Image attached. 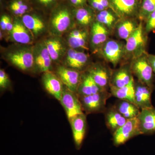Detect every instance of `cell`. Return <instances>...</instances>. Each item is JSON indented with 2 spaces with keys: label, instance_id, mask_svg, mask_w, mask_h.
Wrapping results in <instances>:
<instances>
[{
  "label": "cell",
  "instance_id": "obj_1",
  "mask_svg": "<svg viewBox=\"0 0 155 155\" xmlns=\"http://www.w3.org/2000/svg\"><path fill=\"white\" fill-rule=\"evenodd\" d=\"M74 8L67 2L62 1L51 11L50 28L55 36H60L67 31L75 21Z\"/></svg>",
  "mask_w": 155,
  "mask_h": 155
},
{
  "label": "cell",
  "instance_id": "obj_2",
  "mask_svg": "<svg viewBox=\"0 0 155 155\" xmlns=\"http://www.w3.org/2000/svg\"><path fill=\"white\" fill-rule=\"evenodd\" d=\"M6 58L22 71H29L35 66L33 48L21 47L13 49L7 53Z\"/></svg>",
  "mask_w": 155,
  "mask_h": 155
},
{
  "label": "cell",
  "instance_id": "obj_3",
  "mask_svg": "<svg viewBox=\"0 0 155 155\" xmlns=\"http://www.w3.org/2000/svg\"><path fill=\"white\" fill-rule=\"evenodd\" d=\"M130 67L131 72L137 78L138 81L152 88L153 72L147 55L144 53L135 58Z\"/></svg>",
  "mask_w": 155,
  "mask_h": 155
},
{
  "label": "cell",
  "instance_id": "obj_4",
  "mask_svg": "<svg viewBox=\"0 0 155 155\" xmlns=\"http://www.w3.org/2000/svg\"><path fill=\"white\" fill-rule=\"evenodd\" d=\"M142 134L137 117L127 119L123 126L114 133L113 141L116 146L124 144L136 136Z\"/></svg>",
  "mask_w": 155,
  "mask_h": 155
},
{
  "label": "cell",
  "instance_id": "obj_5",
  "mask_svg": "<svg viewBox=\"0 0 155 155\" xmlns=\"http://www.w3.org/2000/svg\"><path fill=\"white\" fill-rule=\"evenodd\" d=\"M110 95L107 90H105L94 94L79 97L83 110L87 114H91L104 111L107 100Z\"/></svg>",
  "mask_w": 155,
  "mask_h": 155
},
{
  "label": "cell",
  "instance_id": "obj_6",
  "mask_svg": "<svg viewBox=\"0 0 155 155\" xmlns=\"http://www.w3.org/2000/svg\"><path fill=\"white\" fill-rule=\"evenodd\" d=\"M111 9L121 19L137 18L140 3L137 0H110Z\"/></svg>",
  "mask_w": 155,
  "mask_h": 155
},
{
  "label": "cell",
  "instance_id": "obj_7",
  "mask_svg": "<svg viewBox=\"0 0 155 155\" xmlns=\"http://www.w3.org/2000/svg\"><path fill=\"white\" fill-rule=\"evenodd\" d=\"M101 50L104 58L114 67L117 66L125 54V45L115 40H108Z\"/></svg>",
  "mask_w": 155,
  "mask_h": 155
},
{
  "label": "cell",
  "instance_id": "obj_8",
  "mask_svg": "<svg viewBox=\"0 0 155 155\" xmlns=\"http://www.w3.org/2000/svg\"><path fill=\"white\" fill-rule=\"evenodd\" d=\"M60 101L69 120L73 116L83 114L82 105L78 96L66 86L64 88Z\"/></svg>",
  "mask_w": 155,
  "mask_h": 155
},
{
  "label": "cell",
  "instance_id": "obj_9",
  "mask_svg": "<svg viewBox=\"0 0 155 155\" xmlns=\"http://www.w3.org/2000/svg\"><path fill=\"white\" fill-rule=\"evenodd\" d=\"M126 41L125 53L133 54L135 58L144 54L146 41L141 21L137 29Z\"/></svg>",
  "mask_w": 155,
  "mask_h": 155
},
{
  "label": "cell",
  "instance_id": "obj_10",
  "mask_svg": "<svg viewBox=\"0 0 155 155\" xmlns=\"http://www.w3.org/2000/svg\"><path fill=\"white\" fill-rule=\"evenodd\" d=\"M57 75L63 84L72 92L76 94L81 81L82 75L78 70L61 66L57 70Z\"/></svg>",
  "mask_w": 155,
  "mask_h": 155
},
{
  "label": "cell",
  "instance_id": "obj_11",
  "mask_svg": "<svg viewBox=\"0 0 155 155\" xmlns=\"http://www.w3.org/2000/svg\"><path fill=\"white\" fill-rule=\"evenodd\" d=\"M35 65L41 72L50 71L52 60L44 42L35 45L33 47Z\"/></svg>",
  "mask_w": 155,
  "mask_h": 155
},
{
  "label": "cell",
  "instance_id": "obj_12",
  "mask_svg": "<svg viewBox=\"0 0 155 155\" xmlns=\"http://www.w3.org/2000/svg\"><path fill=\"white\" fill-rule=\"evenodd\" d=\"M72 127L75 145L79 149L85 136L87 127L86 116L84 114L73 116L69 119Z\"/></svg>",
  "mask_w": 155,
  "mask_h": 155
},
{
  "label": "cell",
  "instance_id": "obj_13",
  "mask_svg": "<svg viewBox=\"0 0 155 155\" xmlns=\"http://www.w3.org/2000/svg\"><path fill=\"white\" fill-rule=\"evenodd\" d=\"M42 80L47 91L60 101L64 87L63 83L58 75L50 71L45 72L43 75Z\"/></svg>",
  "mask_w": 155,
  "mask_h": 155
},
{
  "label": "cell",
  "instance_id": "obj_14",
  "mask_svg": "<svg viewBox=\"0 0 155 155\" xmlns=\"http://www.w3.org/2000/svg\"><path fill=\"white\" fill-rule=\"evenodd\" d=\"M109 29L102 24L95 21L91 25L90 33V43L94 50L101 49L108 40Z\"/></svg>",
  "mask_w": 155,
  "mask_h": 155
},
{
  "label": "cell",
  "instance_id": "obj_15",
  "mask_svg": "<svg viewBox=\"0 0 155 155\" xmlns=\"http://www.w3.org/2000/svg\"><path fill=\"white\" fill-rule=\"evenodd\" d=\"M152 89L138 81L135 82V104L141 110L151 107V94Z\"/></svg>",
  "mask_w": 155,
  "mask_h": 155
},
{
  "label": "cell",
  "instance_id": "obj_16",
  "mask_svg": "<svg viewBox=\"0 0 155 155\" xmlns=\"http://www.w3.org/2000/svg\"><path fill=\"white\" fill-rule=\"evenodd\" d=\"M142 134H152L155 132V108L142 109L138 117Z\"/></svg>",
  "mask_w": 155,
  "mask_h": 155
},
{
  "label": "cell",
  "instance_id": "obj_17",
  "mask_svg": "<svg viewBox=\"0 0 155 155\" xmlns=\"http://www.w3.org/2000/svg\"><path fill=\"white\" fill-rule=\"evenodd\" d=\"M88 60V56L86 53L70 48L66 54L65 63L66 67L79 71L86 67Z\"/></svg>",
  "mask_w": 155,
  "mask_h": 155
},
{
  "label": "cell",
  "instance_id": "obj_18",
  "mask_svg": "<svg viewBox=\"0 0 155 155\" xmlns=\"http://www.w3.org/2000/svg\"><path fill=\"white\" fill-rule=\"evenodd\" d=\"M24 25L34 36L40 35L45 31V25L43 20L39 15L31 12L21 17Z\"/></svg>",
  "mask_w": 155,
  "mask_h": 155
},
{
  "label": "cell",
  "instance_id": "obj_19",
  "mask_svg": "<svg viewBox=\"0 0 155 155\" xmlns=\"http://www.w3.org/2000/svg\"><path fill=\"white\" fill-rule=\"evenodd\" d=\"M12 39L21 44H30L32 42V35L20 19L16 18L14 21V27L11 31Z\"/></svg>",
  "mask_w": 155,
  "mask_h": 155
},
{
  "label": "cell",
  "instance_id": "obj_20",
  "mask_svg": "<svg viewBox=\"0 0 155 155\" xmlns=\"http://www.w3.org/2000/svg\"><path fill=\"white\" fill-rule=\"evenodd\" d=\"M88 73L97 84L103 90H106L108 84L110 85L111 74L104 66L98 64L91 67Z\"/></svg>",
  "mask_w": 155,
  "mask_h": 155
},
{
  "label": "cell",
  "instance_id": "obj_21",
  "mask_svg": "<svg viewBox=\"0 0 155 155\" xmlns=\"http://www.w3.org/2000/svg\"><path fill=\"white\" fill-rule=\"evenodd\" d=\"M88 36L87 31L84 29H74L68 35V45L71 48L74 49L87 50Z\"/></svg>",
  "mask_w": 155,
  "mask_h": 155
},
{
  "label": "cell",
  "instance_id": "obj_22",
  "mask_svg": "<svg viewBox=\"0 0 155 155\" xmlns=\"http://www.w3.org/2000/svg\"><path fill=\"white\" fill-rule=\"evenodd\" d=\"M133 78L130 67H121L111 75L110 87H123L130 83Z\"/></svg>",
  "mask_w": 155,
  "mask_h": 155
},
{
  "label": "cell",
  "instance_id": "obj_23",
  "mask_svg": "<svg viewBox=\"0 0 155 155\" xmlns=\"http://www.w3.org/2000/svg\"><path fill=\"white\" fill-rule=\"evenodd\" d=\"M58 37L50 38L44 41L52 60L54 61L60 60L66 52V47L64 42Z\"/></svg>",
  "mask_w": 155,
  "mask_h": 155
},
{
  "label": "cell",
  "instance_id": "obj_24",
  "mask_svg": "<svg viewBox=\"0 0 155 155\" xmlns=\"http://www.w3.org/2000/svg\"><path fill=\"white\" fill-rule=\"evenodd\" d=\"M75 20L79 25L87 26L95 21L96 13L88 5L73 9Z\"/></svg>",
  "mask_w": 155,
  "mask_h": 155
},
{
  "label": "cell",
  "instance_id": "obj_25",
  "mask_svg": "<svg viewBox=\"0 0 155 155\" xmlns=\"http://www.w3.org/2000/svg\"><path fill=\"white\" fill-rule=\"evenodd\" d=\"M93 79L90 74L87 72L82 75L81 81L77 93L78 97L86 96L102 91Z\"/></svg>",
  "mask_w": 155,
  "mask_h": 155
},
{
  "label": "cell",
  "instance_id": "obj_26",
  "mask_svg": "<svg viewBox=\"0 0 155 155\" xmlns=\"http://www.w3.org/2000/svg\"><path fill=\"white\" fill-rule=\"evenodd\" d=\"M121 18L112 9H105L96 13L95 21L102 24L109 30L114 29Z\"/></svg>",
  "mask_w": 155,
  "mask_h": 155
},
{
  "label": "cell",
  "instance_id": "obj_27",
  "mask_svg": "<svg viewBox=\"0 0 155 155\" xmlns=\"http://www.w3.org/2000/svg\"><path fill=\"white\" fill-rule=\"evenodd\" d=\"M135 18L121 19L116 25L117 32L119 38L126 40L138 27L139 24Z\"/></svg>",
  "mask_w": 155,
  "mask_h": 155
},
{
  "label": "cell",
  "instance_id": "obj_28",
  "mask_svg": "<svg viewBox=\"0 0 155 155\" xmlns=\"http://www.w3.org/2000/svg\"><path fill=\"white\" fill-rule=\"evenodd\" d=\"M110 87L111 93L120 100L128 101L135 104V81L134 78L126 86L120 87Z\"/></svg>",
  "mask_w": 155,
  "mask_h": 155
},
{
  "label": "cell",
  "instance_id": "obj_29",
  "mask_svg": "<svg viewBox=\"0 0 155 155\" xmlns=\"http://www.w3.org/2000/svg\"><path fill=\"white\" fill-rule=\"evenodd\" d=\"M105 117L107 125L114 133L123 126L127 120L115 107L108 110Z\"/></svg>",
  "mask_w": 155,
  "mask_h": 155
},
{
  "label": "cell",
  "instance_id": "obj_30",
  "mask_svg": "<svg viewBox=\"0 0 155 155\" xmlns=\"http://www.w3.org/2000/svg\"><path fill=\"white\" fill-rule=\"evenodd\" d=\"M8 8L15 17H19L33 10L29 0H11L8 5Z\"/></svg>",
  "mask_w": 155,
  "mask_h": 155
},
{
  "label": "cell",
  "instance_id": "obj_31",
  "mask_svg": "<svg viewBox=\"0 0 155 155\" xmlns=\"http://www.w3.org/2000/svg\"><path fill=\"white\" fill-rule=\"evenodd\" d=\"M115 108L127 119L138 117L141 110L135 104L124 100L117 103Z\"/></svg>",
  "mask_w": 155,
  "mask_h": 155
},
{
  "label": "cell",
  "instance_id": "obj_32",
  "mask_svg": "<svg viewBox=\"0 0 155 155\" xmlns=\"http://www.w3.org/2000/svg\"><path fill=\"white\" fill-rule=\"evenodd\" d=\"M155 10V0H142L140 6L137 18L140 21H146Z\"/></svg>",
  "mask_w": 155,
  "mask_h": 155
},
{
  "label": "cell",
  "instance_id": "obj_33",
  "mask_svg": "<svg viewBox=\"0 0 155 155\" xmlns=\"http://www.w3.org/2000/svg\"><path fill=\"white\" fill-rule=\"evenodd\" d=\"M87 5L96 13L105 9L111 8L110 0H87Z\"/></svg>",
  "mask_w": 155,
  "mask_h": 155
},
{
  "label": "cell",
  "instance_id": "obj_34",
  "mask_svg": "<svg viewBox=\"0 0 155 155\" xmlns=\"http://www.w3.org/2000/svg\"><path fill=\"white\" fill-rule=\"evenodd\" d=\"M63 0H32L35 5L41 8L50 9L51 11Z\"/></svg>",
  "mask_w": 155,
  "mask_h": 155
},
{
  "label": "cell",
  "instance_id": "obj_35",
  "mask_svg": "<svg viewBox=\"0 0 155 155\" xmlns=\"http://www.w3.org/2000/svg\"><path fill=\"white\" fill-rule=\"evenodd\" d=\"M145 31L146 32H150L155 30V10L148 17L146 21Z\"/></svg>",
  "mask_w": 155,
  "mask_h": 155
},
{
  "label": "cell",
  "instance_id": "obj_36",
  "mask_svg": "<svg viewBox=\"0 0 155 155\" xmlns=\"http://www.w3.org/2000/svg\"><path fill=\"white\" fill-rule=\"evenodd\" d=\"M10 81L8 75L3 69L0 70V87L5 89L9 86Z\"/></svg>",
  "mask_w": 155,
  "mask_h": 155
},
{
  "label": "cell",
  "instance_id": "obj_37",
  "mask_svg": "<svg viewBox=\"0 0 155 155\" xmlns=\"http://www.w3.org/2000/svg\"><path fill=\"white\" fill-rule=\"evenodd\" d=\"M67 2L74 8L87 5V0H67Z\"/></svg>",
  "mask_w": 155,
  "mask_h": 155
},
{
  "label": "cell",
  "instance_id": "obj_38",
  "mask_svg": "<svg viewBox=\"0 0 155 155\" xmlns=\"http://www.w3.org/2000/svg\"><path fill=\"white\" fill-rule=\"evenodd\" d=\"M11 17L8 14H4L2 15L0 20V26L2 30H6V26Z\"/></svg>",
  "mask_w": 155,
  "mask_h": 155
},
{
  "label": "cell",
  "instance_id": "obj_39",
  "mask_svg": "<svg viewBox=\"0 0 155 155\" xmlns=\"http://www.w3.org/2000/svg\"><path fill=\"white\" fill-rule=\"evenodd\" d=\"M147 59L150 65L153 70V73L155 74V55H147Z\"/></svg>",
  "mask_w": 155,
  "mask_h": 155
},
{
  "label": "cell",
  "instance_id": "obj_40",
  "mask_svg": "<svg viewBox=\"0 0 155 155\" xmlns=\"http://www.w3.org/2000/svg\"><path fill=\"white\" fill-rule=\"evenodd\" d=\"M13 27H14V22H12L11 18H10L8 22L7 23L6 30H7L8 31H10L11 32L12 29H13Z\"/></svg>",
  "mask_w": 155,
  "mask_h": 155
},
{
  "label": "cell",
  "instance_id": "obj_41",
  "mask_svg": "<svg viewBox=\"0 0 155 155\" xmlns=\"http://www.w3.org/2000/svg\"><path fill=\"white\" fill-rule=\"evenodd\" d=\"M137 1H139V2H140L141 3L142 1V0H137Z\"/></svg>",
  "mask_w": 155,
  "mask_h": 155
}]
</instances>
